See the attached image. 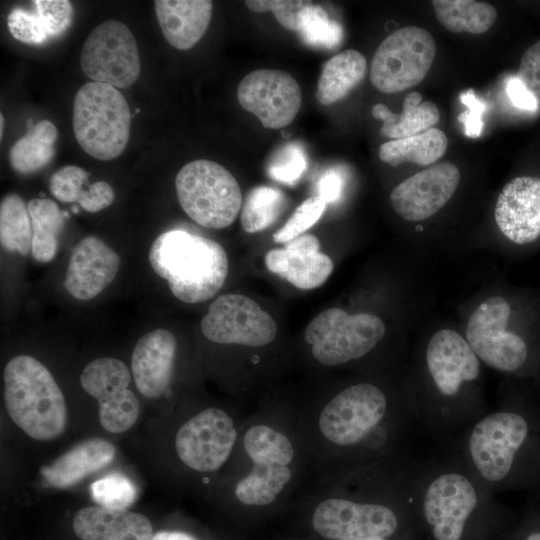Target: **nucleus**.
<instances>
[{
	"mask_svg": "<svg viewBox=\"0 0 540 540\" xmlns=\"http://www.w3.org/2000/svg\"><path fill=\"white\" fill-rule=\"evenodd\" d=\"M307 168L303 148L297 143H287L272 155L267 166L269 177L279 183L293 186Z\"/></svg>",
	"mask_w": 540,
	"mask_h": 540,
	"instance_id": "39",
	"label": "nucleus"
},
{
	"mask_svg": "<svg viewBox=\"0 0 540 540\" xmlns=\"http://www.w3.org/2000/svg\"><path fill=\"white\" fill-rule=\"evenodd\" d=\"M432 6L439 23L454 33L482 34L497 19L491 4L474 0H433Z\"/></svg>",
	"mask_w": 540,
	"mask_h": 540,
	"instance_id": "30",
	"label": "nucleus"
},
{
	"mask_svg": "<svg viewBox=\"0 0 540 540\" xmlns=\"http://www.w3.org/2000/svg\"><path fill=\"white\" fill-rule=\"evenodd\" d=\"M34 11L14 8L8 14L7 26L18 41L40 45L60 36L70 26L73 8L67 0L33 1Z\"/></svg>",
	"mask_w": 540,
	"mask_h": 540,
	"instance_id": "24",
	"label": "nucleus"
},
{
	"mask_svg": "<svg viewBox=\"0 0 540 540\" xmlns=\"http://www.w3.org/2000/svg\"><path fill=\"white\" fill-rule=\"evenodd\" d=\"M80 64L93 82L127 88L140 75L137 42L130 29L120 21L106 20L85 40Z\"/></svg>",
	"mask_w": 540,
	"mask_h": 540,
	"instance_id": "7",
	"label": "nucleus"
},
{
	"mask_svg": "<svg viewBox=\"0 0 540 540\" xmlns=\"http://www.w3.org/2000/svg\"><path fill=\"white\" fill-rule=\"evenodd\" d=\"M152 540H196L193 536L179 531H160L154 534Z\"/></svg>",
	"mask_w": 540,
	"mask_h": 540,
	"instance_id": "49",
	"label": "nucleus"
},
{
	"mask_svg": "<svg viewBox=\"0 0 540 540\" xmlns=\"http://www.w3.org/2000/svg\"><path fill=\"white\" fill-rule=\"evenodd\" d=\"M32 224L27 204L11 193L0 204V242L4 250L26 256L31 253Z\"/></svg>",
	"mask_w": 540,
	"mask_h": 540,
	"instance_id": "32",
	"label": "nucleus"
},
{
	"mask_svg": "<svg viewBox=\"0 0 540 540\" xmlns=\"http://www.w3.org/2000/svg\"><path fill=\"white\" fill-rule=\"evenodd\" d=\"M240 106L267 129L290 124L300 110L302 93L296 79L277 69H257L243 77L237 89Z\"/></svg>",
	"mask_w": 540,
	"mask_h": 540,
	"instance_id": "13",
	"label": "nucleus"
},
{
	"mask_svg": "<svg viewBox=\"0 0 540 540\" xmlns=\"http://www.w3.org/2000/svg\"><path fill=\"white\" fill-rule=\"evenodd\" d=\"M148 259L154 272L167 281L171 293L185 303L212 298L228 275V257L222 245L181 229L159 235Z\"/></svg>",
	"mask_w": 540,
	"mask_h": 540,
	"instance_id": "1",
	"label": "nucleus"
},
{
	"mask_svg": "<svg viewBox=\"0 0 540 540\" xmlns=\"http://www.w3.org/2000/svg\"><path fill=\"white\" fill-rule=\"evenodd\" d=\"M494 217L500 232L512 243H536L540 239V177L519 176L506 183Z\"/></svg>",
	"mask_w": 540,
	"mask_h": 540,
	"instance_id": "18",
	"label": "nucleus"
},
{
	"mask_svg": "<svg viewBox=\"0 0 540 540\" xmlns=\"http://www.w3.org/2000/svg\"><path fill=\"white\" fill-rule=\"evenodd\" d=\"M119 267L118 253L100 237L88 235L74 246L63 285L73 298L89 300L113 282Z\"/></svg>",
	"mask_w": 540,
	"mask_h": 540,
	"instance_id": "19",
	"label": "nucleus"
},
{
	"mask_svg": "<svg viewBox=\"0 0 540 540\" xmlns=\"http://www.w3.org/2000/svg\"><path fill=\"white\" fill-rule=\"evenodd\" d=\"M3 378L6 410L22 431L40 441L64 432L65 398L45 365L32 356L18 355L6 364Z\"/></svg>",
	"mask_w": 540,
	"mask_h": 540,
	"instance_id": "2",
	"label": "nucleus"
},
{
	"mask_svg": "<svg viewBox=\"0 0 540 540\" xmlns=\"http://www.w3.org/2000/svg\"><path fill=\"white\" fill-rule=\"evenodd\" d=\"M517 77L540 103V40L523 54Z\"/></svg>",
	"mask_w": 540,
	"mask_h": 540,
	"instance_id": "43",
	"label": "nucleus"
},
{
	"mask_svg": "<svg viewBox=\"0 0 540 540\" xmlns=\"http://www.w3.org/2000/svg\"><path fill=\"white\" fill-rule=\"evenodd\" d=\"M114 191L110 184L105 181H97L84 187L77 203L87 212L95 213L112 204Z\"/></svg>",
	"mask_w": 540,
	"mask_h": 540,
	"instance_id": "45",
	"label": "nucleus"
},
{
	"mask_svg": "<svg viewBox=\"0 0 540 540\" xmlns=\"http://www.w3.org/2000/svg\"><path fill=\"white\" fill-rule=\"evenodd\" d=\"M0 120H1V122H0V127H1V129H0V135H1V138H2V135H3V127H4V116H3L2 114L0 115Z\"/></svg>",
	"mask_w": 540,
	"mask_h": 540,
	"instance_id": "51",
	"label": "nucleus"
},
{
	"mask_svg": "<svg viewBox=\"0 0 540 540\" xmlns=\"http://www.w3.org/2000/svg\"><path fill=\"white\" fill-rule=\"evenodd\" d=\"M115 447L107 440L93 438L80 442L49 465L42 466L44 480L57 488H65L108 465L115 456Z\"/></svg>",
	"mask_w": 540,
	"mask_h": 540,
	"instance_id": "25",
	"label": "nucleus"
},
{
	"mask_svg": "<svg viewBox=\"0 0 540 540\" xmlns=\"http://www.w3.org/2000/svg\"><path fill=\"white\" fill-rule=\"evenodd\" d=\"M385 331V324L377 315L348 314L340 308H330L307 325L304 337L317 361L336 366L370 352Z\"/></svg>",
	"mask_w": 540,
	"mask_h": 540,
	"instance_id": "5",
	"label": "nucleus"
},
{
	"mask_svg": "<svg viewBox=\"0 0 540 540\" xmlns=\"http://www.w3.org/2000/svg\"><path fill=\"white\" fill-rule=\"evenodd\" d=\"M419 92H410L403 101L402 112L395 114L384 104H375L372 116L383 122L380 132L389 139L398 140L432 129L440 120L438 107L431 101H422Z\"/></svg>",
	"mask_w": 540,
	"mask_h": 540,
	"instance_id": "26",
	"label": "nucleus"
},
{
	"mask_svg": "<svg viewBox=\"0 0 540 540\" xmlns=\"http://www.w3.org/2000/svg\"><path fill=\"white\" fill-rule=\"evenodd\" d=\"M313 526L318 534L331 540H370L392 535L397 518L383 505L327 499L315 509Z\"/></svg>",
	"mask_w": 540,
	"mask_h": 540,
	"instance_id": "15",
	"label": "nucleus"
},
{
	"mask_svg": "<svg viewBox=\"0 0 540 540\" xmlns=\"http://www.w3.org/2000/svg\"><path fill=\"white\" fill-rule=\"evenodd\" d=\"M469 480L457 473L435 479L428 487L423 510L436 540H460L464 525L477 505Z\"/></svg>",
	"mask_w": 540,
	"mask_h": 540,
	"instance_id": "17",
	"label": "nucleus"
},
{
	"mask_svg": "<svg viewBox=\"0 0 540 540\" xmlns=\"http://www.w3.org/2000/svg\"><path fill=\"white\" fill-rule=\"evenodd\" d=\"M29 126L25 136L18 139L9 150V161L14 171L22 175L34 173L45 167L54 156V143L58 132L48 120Z\"/></svg>",
	"mask_w": 540,
	"mask_h": 540,
	"instance_id": "28",
	"label": "nucleus"
},
{
	"mask_svg": "<svg viewBox=\"0 0 540 540\" xmlns=\"http://www.w3.org/2000/svg\"><path fill=\"white\" fill-rule=\"evenodd\" d=\"M201 331L214 343L259 347L275 339L277 325L253 299L227 293L210 304Z\"/></svg>",
	"mask_w": 540,
	"mask_h": 540,
	"instance_id": "9",
	"label": "nucleus"
},
{
	"mask_svg": "<svg viewBox=\"0 0 540 540\" xmlns=\"http://www.w3.org/2000/svg\"><path fill=\"white\" fill-rule=\"evenodd\" d=\"M130 128V109L117 88L92 81L78 90L73 103V131L88 155L103 161L116 158L128 143Z\"/></svg>",
	"mask_w": 540,
	"mask_h": 540,
	"instance_id": "3",
	"label": "nucleus"
},
{
	"mask_svg": "<svg viewBox=\"0 0 540 540\" xmlns=\"http://www.w3.org/2000/svg\"><path fill=\"white\" fill-rule=\"evenodd\" d=\"M236 437L231 417L225 411L211 407L179 428L175 448L185 465L199 472H210L227 460Z\"/></svg>",
	"mask_w": 540,
	"mask_h": 540,
	"instance_id": "14",
	"label": "nucleus"
},
{
	"mask_svg": "<svg viewBox=\"0 0 540 540\" xmlns=\"http://www.w3.org/2000/svg\"><path fill=\"white\" fill-rule=\"evenodd\" d=\"M267 269L300 289L321 286L333 271V262L320 251V242L312 234H303L284 248H275L265 255Z\"/></svg>",
	"mask_w": 540,
	"mask_h": 540,
	"instance_id": "21",
	"label": "nucleus"
},
{
	"mask_svg": "<svg viewBox=\"0 0 540 540\" xmlns=\"http://www.w3.org/2000/svg\"><path fill=\"white\" fill-rule=\"evenodd\" d=\"M88 177L89 173L79 166H63L51 176L50 192L61 202H77L81 191L88 182Z\"/></svg>",
	"mask_w": 540,
	"mask_h": 540,
	"instance_id": "41",
	"label": "nucleus"
},
{
	"mask_svg": "<svg viewBox=\"0 0 540 540\" xmlns=\"http://www.w3.org/2000/svg\"><path fill=\"white\" fill-rule=\"evenodd\" d=\"M91 493L98 505L116 509H126L137 496L131 480L120 473H112L93 482Z\"/></svg>",
	"mask_w": 540,
	"mask_h": 540,
	"instance_id": "38",
	"label": "nucleus"
},
{
	"mask_svg": "<svg viewBox=\"0 0 540 540\" xmlns=\"http://www.w3.org/2000/svg\"><path fill=\"white\" fill-rule=\"evenodd\" d=\"M176 339L166 329L144 334L136 343L131 370L138 391L147 398H158L167 390L173 372Z\"/></svg>",
	"mask_w": 540,
	"mask_h": 540,
	"instance_id": "22",
	"label": "nucleus"
},
{
	"mask_svg": "<svg viewBox=\"0 0 540 540\" xmlns=\"http://www.w3.org/2000/svg\"><path fill=\"white\" fill-rule=\"evenodd\" d=\"M154 6L165 39L179 50L192 48L202 38L213 10L209 0H157Z\"/></svg>",
	"mask_w": 540,
	"mask_h": 540,
	"instance_id": "23",
	"label": "nucleus"
},
{
	"mask_svg": "<svg viewBox=\"0 0 540 540\" xmlns=\"http://www.w3.org/2000/svg\"><path fill=\"white\" fill-rule=\"evenodd\" d=\"M244 448L254 463L287 466L294 456L290 440L284 434L264 425L248 429L244 436Z\"/></svg>",
	"mask_w": 540,
	"mask_h": 540,
	"instance_id": "36",
	"label": "nucleus"
},
{
	"mask_svg": "<svg viewBox=\"0 0 540 540\" xmlns=\"http://www.w3.org/2000/svg\"><path fill=\"white\" fill-rule=\"evenodd\" d=\"M286 203V195L280 189L270 186L252 188L241 207L240 222L243 230L247 233L265 230L282 214Z\"/></svg>",
	"mask_w": 540,
	"mask_h": 540,
	"instance_id": "34",
	"label": "nucleus"
},
{
	"mask_svg": "<svg viewBox=\"0 0 540 540\" xmlns=\"http://www.w3.org/2000/svg\"><path fill=\"white\" fill-rule=\"evenodd\" d=\"M27 208L33 231L31 254L36 261L48 263L57 254L65 214L48 198H33Z\"/></svg>",
	"mask_w": 540,
	"mask_h": 540,
	"instance_id": "31",
	"label": "nucleus"
},
{
	"mask_svg": "<svg viewBox=\"0 0 540 540\" xmlns=\"http://www.w3.org/2000/svg\"><path fill=\"white\" fill-rule=\"evenodd\" d=\"M426 363L436 387L446 396L457 394L462 382L475 380L480 373L477 355L450 329H441L430 338Z\"/></svg>",
	"mask_w": 540,
	"mask_h": 540,
	"instance_id": "20",
	"label": "nucleus"
},
{
	"mask_svg": "<svg viewBox=\"0 0 540 540\" xmlns=\"http://www.w3.org/2000/svg\"><path fill=\"white\" fill-rule=\"evenodd\" d=\"M310 1L251 0L245 1L253 12H272L279 24L292 31H298V15Z\"/></svg>",
	"mask_w": 540,
	"mask_h": 540,
	"instance_id": "42",
	"label": "nucleus"
},
{
	"mask_svg": "<svg viewBox=\"0 0 540 540\" xmlns=\"http://www.w3.org/2000/svg\"><path fill=\"white\" fill-rule=\"evenodd\" d=\"M511 313L506 299L492 296L471 314L466 327V341L474 353L485 364L505 372L520 369L529 353L526 340L507 329Z\"/></svg>",
	"mask_w": 540,
	"mask_h": 540,
	"instance_id": "8",
	"label": "nucleus"
},
{
	"mask_svg": "<svg viewBox=\"0 0 540 540\" xmlns=\"http://www.w3.org/2000/svg\"><path fill=\"white\" fill-rule=\"evenodd\" d=\"M459 182L460 172L455 164H434L399 183L390 194V202L401 218L422 221L447 204Z\"/></svg>",
	"mask_w": 540,
	"mask_h": 540,
	"instance_id": "16",
	"label": "nucleus"
},
{
	"mask_svg": "<svg viewBox=\"0 0 540 540\" xmlns=\"http://www.w3.org/2000/svg\"><path fill=\"white\" fill-rule=\"evenodd\" d=\"M460 98L461 102L467 106V110L458 116V121L464 125L466 136L478 138L482 133V114L486 106L476 98L473 90L462 93Z\"/></svg>",
	"mask_w": 540,
	"mask_h": 540,
	"instance_id": "44",
	"label": "nucleus"
},
{
	"mask_svg": "<svg viewBox=\"0 0 540 540\" xmlns=\"http://www.w3.org/2000/svg\"><path fill=\"white\" fill-rule=\"evenodd\" d=\"M506 92L512 104L522 110L535 111L538 107L536 98L528 91L517 76L509 78Z\"/></svg>",
	"mask_w": 540,
	"mask_h": 540,
	"instance_id": "48",
	"label": "nucleus"
},
{
	"mask_svg": "<svg viewBox=\"0 0 540 540\" xmlns=\"http://www.w3.org/2000/svg\"><path fill=\"white\" fill-rule=\"evenodd\" d=\"M386 406V397L378 387L369 383L356 384L325 405L319 417V428L335 444H354L380 422Z\"/></svg>",
	"mask_w": 540,
	"mask_h": 540,
	"instance_id": "12",
	"label": "nucleus"
},
{
	"mask_svg": "<svg viewBox=\"0 0 540 540\" xmlns=\"http://www.w3.org/2000/svg\"><path fill=\"white\" fill-rule=\"evenodd\" d=\"M291 478L285 465L255 463L252 471L235 488L236 497L246 505L271 503Z\"/></svg>",
	"mask_w": 540,
	"mask_h": 540,
	"instance_id": "33",
	"label": "nucleus"
},
{
	"mask_svg": "<svg viewBox=\"0 0 540 540\" xmlns=\"http://www.w3.org/2000/svg\"><path fill=\"white\" fill-rule=\"evenodd\" d=\"M297 32L306 44L325 49L336 48L343 37L341 26L312 2L300 11Z\"/></svg>",
	"mask_w": 540,
	"mask_h": 540,
	"instance_id": "37",
	"label": "nucleus"
},
{
	"mask_svg": "<svg viewBox=\"0 0 540 540\" xmlns=\"http://www.w3.org/2000/svg\"><path fill=\"white\" fill-rule=\"evenodd\" d=\"M370 540H386L385 538H375V539H370Z\"/></svg>",
	"mask_w": 540,
	"mask_h": 540,
	"instance_id": "52",
	"label": "nucleus"
},
{
	"mask_svg": "<svg viewBox=\"0 0 540 540\" xmlns=\"http://www.w3.org/2000/svg\"><path fill=\"white\" fill-rule=\"evenodd\" d=\"M343 177L335 169L326 171L317 183V196L326 204L335 202L341 195Z\"/></svg>",
	"mask_w": 540,
	"mask_h": 540,
	"instance_id": "47",
	"label": "nucleus"
},
{
	"mask_svg": "<svg viewBox=\"0 0 540 540\" xmlns=\"http://www.w3.org/2000/svg\"><path fill=\"white\" fill-rule=\"evenodd\" d=\"M153 536L149 519L142 514L130 512L124 527L113 540H152Z\"/></svg>",
	"mask_w": 540,
	"mask_h": 540,
	"instance_id": "46",
	"label": "nucleus"
},
{
	"mask_svg": "<svg viewBox=\"0 0 540 540\" xmlns=\"http://www.w3.org/2000/svg\"><path fill=\"white\" fill-rule=\"evenodd\" d=\"M436 54L432 35L418 26L402 27L388 35L374 53L370 80L383 93L418 85L429 72Z\"/></svg>",
	"mask_w": 540,
	"mask_h": 540,
	"instance_id": "6",
	"label": "nucleus"
},
{
	"mask_svg": "<svg viewBox=\"0 0 540 540\" xmlns=\"http://www.w3.org/2000/svg\"><path fill=\"white\" fill-rule=\"evenodd\" d=\"M130 511L105 506L79 510L73 520V530L81 540H113L124 527Z\"/></svg>",
	"mask_w": 540,
	"mask_h": 540,
	"instance_id": "35",
	"label": "nucleus"
},
{
	"mask_svg": "<svg viewBox=\"0 0 540 540\" xmlns=\"http://www.w3.org/2000/svg\"><path fill=\"white\" fill-rule=\"evenodd\" d=\"M175 188L183 211L209 229L231 225L242 207V192L235 177L221 164L199 159L177 173Z\"/></svg>",
	"mask_w": 540,
	"mask_h": 540,
	"instance_id": "4",
	"label": "nucleus"
},
{
	"mask_svg": "<svg viewBox=\"0 0 540 540\" xmlns=\"http://www.w3.org/2000/svg\"><path fill=\"white\" fill-rule=\"evenodd\" d=\"M366 58L354 49L344 50L323 66L317 83L316 98L330 105L344 98L366 76Z\"/></svg>",
	"mask_w": 540,
	"mask_h": 540,
	"instance_id": "27",
	"label": "nucleus"
},
{
	"mask_svg": "<svg viewBox=\"0 0 540 540\" xmlns=\"http://www.w3.org/2000/svg\"><path fill=\"white\" fill-rule=\"evenodd\" d=\"M529 433L527 419L515 412H497L479 421L471 433L469 449L481 476L491 482L506 478Z\"/></svg>",
	"mask_w": 540,
	"mask_h": 540,
	"instance_id": "10",
	"label": "nucleus"
},
{
	"mask_svg": "<svg viewBox=\"0 0 540 540\" xmlns=\"http://www.w3.org/2000/svg\"><path fill=\"white\" fill-rule=\"evenodd\" d=\"M130 382L128 367L111 357L91 361L81 373V386L98 401L100 424L111 433L129 430L138 419L140 404Z\"/></svg>",
	"mask_w": 540,
	"mask_h": 540,
	"instance_id": "11",
	"label": "nucleus"
},
{
	"mask_svg": "<svg viewBox=\"0 0 540 540\" xmlns=\"http://www.w3.org/2000/svg\"><path fill=\"white\" fill-rule=\"evenodd\" d=\"M525 540H540V532L531 533Z\"/></svg>",
	"mask_w": 540,
	"mask_h": 540,
	"instance_id": "50",
	"label": "nucleus"
},
{
	"mask_svg": "<svg viewBox=\"0 0 540 540\" xmlns=\"http://www.w3.org/2000/svg\"><path fill=\"white\" fill-rule=\"evenodd\" d=\"M447 146L445 133L432 128L412 137L383 143L379 148V158L391 166L404 162L428 166L445 154Z\"/></svg>",
	"mask_w": 540,
	"mask_h": 540,
	"instance_id": "29",
	"label": "nucleus"
},
{
	"mask_svg": "<svg viewBox=\"0 0 540 540\" xmlns=\"http://www.w3.org/2000/svg\"><path fill=\"white\" fill-rule=\"evenodd\" d=\"M326 208V203L318 196L305 199L287 220L284 226L273 235V240L277 243H288L291 240L303 235L322 216Z\"/></svg>",
	"mask_w": 540,
	"mask_h": 540,
	"instance_id": "40",
	"label": "nucleus"
}]
</instances>
